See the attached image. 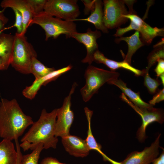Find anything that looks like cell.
<instances>
[{"mask_svg": "<svg viewBox=\"0 0 164 164\" xmlns=\"http://www.w3.org/2000/svg\"><path fill=\"white\" fill-rule=\"evenodd\" d=\"M85 85L80 92L84 101H88L99 89L106 82L118 79L119 73L115 71H109L89 65L84 73Z\"/></svg>", "mask_w": 164, "mask_h": 164, "instance_id": "277c9868", "label": "cell"}, {"mask_svg": "<svg viewBox=\"0 0 164 164\" xmlns=\"http://www.w3.org/2000/svg\"><path fill=\"white\" fill-rule=\"evenodd\" d=\"M77 0H48L44 12L53 16L64 20L72 21L80 14Z\"/></svg>", "mask_w": 164, "mask_h": 164, "instance_id": "ba28073f", "label": "cell"}, {"mask_svg": "<svg viewBox=\"0 0 164 164\" xmlns=\"http://www.w3.org/2000/svg\"><path fill=\"white\" fill-rule=\"evenodd\" d=\"M120 97L132 108L141 117L142 123L138 129L136 133V137L139 141L143 142L146 138V129L147 126L154 122H157L162 124L164 121L163 112L160 109L153 108L149 109L140 108L135 105L126 96L122 93Z\"/></svg>", "mask_w": 164, "mask_h": 164, "instance_id": "30bf717a", "label": "cell"}, {"mask_svg": "<svg viewBox=\"0 0 164 164\" xmlns=\"http://www.w3.org/2000/svg\"><path fill=\"white\" fill-rule=\"evenodd\" d=\"M29 4L33 17L44 11L46 0H26Z\"/></svg>", "mask_w": 164, "mask_h": 164, "instance_id": "4316f807", "label": "cell"}, {"mask_svg": "<svg viewBox=\"0 0 164 164\" xmlns=\"http://www.w3.org/2000/svg\"><path fill=\"white\" fill-rule=\"evenodd\" d=\"M103 20L108 29L118 28L128 19L123 16L129 14L124 0H104L103 1Z\"/></svg>", "mask_w": 164, "mask_h": 164, "instance_id": "52a82bcc", "label": "cell"}, {"mask_svg": "<svg viewBox=\"0 0 164 164\" xmlns=\"http://www.w3.org/2000/svg\"><path fill=\"white\" fill-rule=\"evenodd\" d=\"M2 8H10L19 11L21 13L23 19V30L20 34L25 35L28 27L30 26V22L33 15L30 8L26 0H3L0 3Z\"/></svg>", "mask_w": 164, "mask_h": 164, "instance_id": "9a60e30c", "label": "cell"}, {"mask_svg": "<svg viewBox=\"0 0 164 164\" xmlns=\"http://www.w3.org/2000/svg\"><path fill=\"white\" fill-rule=\"evenodd\" d=\"M103 2L101 0H95V8L89 16L86 18L76 19L73 21H83L93 24L97 30H101L104 33H108V29L104 25L103 20Z\"/></svg>", "mask_w": 164, "mask_h": 164, "instance_id": "d6986e66", "label": "cell"}, {"mask_svg": "<svg viewBox=\"0 0 164 164\" xmlns=\"http://www.w3.org/2000/svg\"><path fill=\"white\" fill-rule=\"evenodd\" d=\"M123 16L130 20V24L126 27L118 28L113 35L115 37H120L128 32L135 30L140 33V39L144 45H149L156 36H164L163 28L152 27L137 14H128Z\"/></svg>", "mask_w": 164, "mask_h": 164, "instance_id": "8992f818", "label": "cell"}, {"mask_svg": "<svg viewBox=\"0 0 164 164\" xmlns=\"http://www.w3.org/2000/svg\"><path fill=\"white\" fill-rule=\"evenodd\" d=\"M101 36V33L100 31L96 29L93 31L90 28H88L85 32L79 33L77 32L73 34L72 38L83 44L86 49L87 55L82 60V63H87L91 65L94 61V55L98 50L97 41Z\"/></svg>", "mask_w": 164, "mask_h": 164, "instance_id": "8fae6325", "label": "cell"}, {"mask_svg": "<svg viewBox=\"0 0 164 164\" xmlns=\"http://www.w3.org/2000/svg\"><path fill=\"white\" fill-rule=\"evenodd\" d=\"M40 164H65L59 162L56 159L52 157L44 158L41 161Z\"/></svg>", "mask_w": 164, "mask_h": 164, "instance_id": "1f68e13d", "label": "cell"}, {"mask_svg": "<svg viewBox=\"0 0 164 164\" xmlns=\"http://www.w3.org/2000/svg\"><path fill=\"white\" fill-rule=\"evenodd\" d=\"M160 77L161 79V82L162 84L164 86V73L162 74L160 76Z\"/></svg>", "mask_w": 164, "mask_h": 164, "instance_id": "8d00e7d4", "label": "cell"}, {"mask_svg": "<svg viewBox=\"0 0 164 164\" xmlns=\"http://www.w3.org/2000/svg\"><path fill=\"white\" fill-rule=\"evenodd\" d=\"M88 123V129L87 136L85 141L90 149L94 150L98 152L103 156L104 160L109 161L111 159L108 157L101 150V145L96 142L94 137L91 128V121L93 111L89 109L87 107L84 108Z\"/></svg>", "mask_w": 164, "mask_h": 164, "instance_id": "7402d4cb", "label": "cell"}, {"mask_svg": "<svg viewBox=\"0 0 164 164\" xmlns=\"http://www.w3.org/2000/svg\"><path fill=\"white\" fill-rule=\"evenodd\" d=\"M34 122L25 114L16 100L2 98L0 101V137L10 141L18 139Z\"/></svg>", "mask_w": 164, "mask_h": 164, "instance_id": "7a4b0ae2", "label": "cell"}, {"mask_svg": "<svg viewBox=\"0 0 164 164\" xmlns=\"http://www.w3.org/2000/svg\"><path fill=\"white\" fill-rule=\"evenodd\" d=\"M15 144L16 150L17 152V159L16 164H21V162L22 155L20 149V144L18 139L15 140Z\"/></svg>", "mask_w": 164, "mask_h": 164, "instance_id": "d6a6232c", "label": "cell"}, {"mask_svg": "<svg viewBox=\"0 0 164 164\" xmlns=\"http://www.w3.org/2000/svg\"><path fill=\"white\" fill-rule=\"evenodd\" d=\"M14 36L0 33V58L2 60L0 70H6L12 62L13 51Z\"/></svg>", "mask_w": 164, "mask_h": 164, "instance_id": "2e32d148", "label": "cell"}, {"mask_svg": "<svg viewBox=\"0 0 164 164\" xmlns=\"http://www.w3.org/2000/svg\"><path fill=\"white\" fill-rule=\"evenodd\" d=\"M44 149L42 144H40L30 154L22 155L21 164H38L40 153Z\"/></svg>", "mask_w": 164, "mask_h": 164, "instance_id": "d4e9b609", "label": "cell"}, {"mask_svg": "<svg viewBox=\"0 0 164 164\" xmlns=\"http://www.w3.org/2000/svg\"><path fill=\"white\" fill-rule=\"evenodd\" d=\"M157 62L158 64L154 70L157 76L159 77L161 75L164 73V60L160 59Z\"/></svg>", "mask_w": 164, "mask_h": 164, "instance_id": "4dcf8cb0", "label": "cell"}, {"mask_svg": "<svg viewBox=\"0 0 164 164\" xmlns=\"http://www.w3.org/2000/svg\"><path fill=\"white\" fill-rule=\"evenodd\" d=\"M2 59L1 58H0V67L2 65Z\"/></svg>", "mask_w": 164, "mask_h": 164, "instance_id": "74e56055", "label": "cell"}, {"mask_svg": "<svg viewBox=\"0 0 164 164\" xmlns=\"http://www.w3.org/2000/svg\"><path fill=\"white\" fill-rule=\"evenodd\" d=\"M161 134L149 147L142 151H134L129 154L121 164H149L156 158L159 154Z\"/></svg>", "mask_w": 164, "mask_h": 164, "instance_id": "7c38bea8", "label": "cell"}, {"mask_svg": "<svg viewBox=\"0 0 164 164\" xmlns=\"http://www.w3.org/2000/svg\"><path fill=\"white\" fill-rule=\"evenodd\" d=\"M5 24L3 21L0 19V30H2L4 28Z\"/></svg>", "mask_w": 164, "mask_h": 164, "instance_id": "d590c367", "label": "cell"}, {"mask_svg": "<svg viewBox=\"0 0 164 164\" xmlns=\"http://www.w3.org/2000/svg\"><path fill=\"white\" fill-rule=\"evenodd\" d=\"M61 139L65 149L70 155L76 157H84L89 154L90 150L85 140L70 134Z\"/></svg>", "mask_w": 164, "mask_h": 164, "instance_id": "5bb4252c", "label": "cell"}, {"mask_svg": "<svg viewBox=\"0 0 164 164\" xmlns=\"http://www.w3.org/2000/svg\"><path fill=\"white\" fill-rule=\"evenodd\" d=\"M57 109L47 112L43 109L39 119L34 122L21 140L20 144L24 151L34 150L40 144L44 149H56L58 140L55 135Z\"/></svg>", "mask_w": 164, "mask_h": 164, "instance_id": "6da1fadb", "label": "cell"}, {"mask_svg": "<svg viewBox=\"0 0 164 164\" xmlns=\"http://www.w3.org/2000/svg\"><path fill=\"white\" fill-rule=\"evenodd\" d=\"M121 41H125L128 46V52L123 61L131 65L132 56L138 49L144 46V44L140 39L139 32L136 31L130 36H122L115 39L116 43H119Z\"/></svg>", "mask_w": 164, "mask_h": 164, "instance_id": "ffe728a7", "label": "cell"}, {"mask_svg": "<svg viewBox=\"0 0 164 164\" xmlns=\"http://www.w3.org/2000/svg\"><path fill=\"white\" fill-rule=\"evenodd\" d=\"M81 1L84 6V14L88 15L94 10L95 0H82Z\"/></svg>", "mask_w": 164, "mask_h": 164, "instance_id": "f1b7e54d", "label": "cell"}, {"mask_svg": "<svg viewBox=\"0 0 164 164\" xmlns=\"http://www.w3.org/2000/svg\"><path fill=\"white\" fill-rule=\"evenodd\" d=\"M37 54L25 35L16 32L14 35L12 59L11 65L16 70L24 74L30 73V68L33 59Z\"/></svg>", "mask_w": 164, "mask_h": 164, "instance_id": "5b68a950", "label": "cell"}, {"mask_svg": "<svg viewBox=\"0 0 164 164\" xmlns=\"http://www.w3.org/2000/svg\"><path fill=\"white\" fill-rule=\"evenodd\" d=\"M145 72L143 76L144 77V85L149 92L151 94L156 93L157 89L162 83L157 79L152 78L150 76L149 71L145 69Z\"/></svg>", "mask_w": 164, "mask_h": 164, "instance_id": "484cf974", "label": "cell"}, {"mask_svg": "<svg viewBox=\"0 0 164 164\" xmlns=\"http://www.w3.org/2000/svg\"><path fill=\"white\" fill-rule=\"evenodd\" d=\"M164 100V89L163 88L155 94L152 100L149 101V104L152 105Z\"/></svg>", "mask_w": 164, "mask_h": 164, "instance_id": "f546056e", "label": "cell"}, {"mask_svg": "<svg viewBox=\"0 0 164 164\" xmlns=\"http://www.w3.org/2000/svg\"><path fill=\"white\" fill-rule=\"evenodd\" d=\"M94 61L97 63H102L109 68L111 71H115L119 68L127 70L134 73L136 76H143L145 73V69L142 70L132 66L131 65L124 61L118 62L108 58L99 50L97 51L93 56Z\"/></svg>", "mask_w": 164, "mask_h": 164, "instance_id": "e0dca14e", "label": "cell"}, {"mask_svg": "<svg viewBox=\"0 0 164 164\" xmlns=\"http://www.w3.org/2000/svg\"><path fill=\"white\" fill-rule=\"evenodd\" d=\"M17 155L12 141L3 139L0 142V164H16Z\"/></svg>", "mask_w": 164, "mask_h": 164, "instance_id": "44dd1931", "label": "cell"}, {"mask_svg": "<svg viewBox=\"0 0 164 164\" xmlns=\"http://www.w3.org/2000/svg\"><path fill=\"white\" fill-rule=\"evenodd\" d=\"M55 70L54 68L45 66L36 57H34L30 66V73H32L36 79L43 77Z\"/></svg>", "mask_w": 164, "mask_h": 164, "instance_id": "603a6c76", "label": "cell"}, {"mask_svg": "<svg viewBox=\"0 0 164 164\" xmlns=\"http://www.w3.org/2000/svg\"><path fill=\"white\" fill-rule=\"evenodd\" d=\"M77 86V83L74 82L69 95L64 99L63 105L57 109L55 129V135L57 137L62 138L70 134V129L74 117L71 108V97Z\"/></svg>", "mask_w": 164, "mask_h": 164, "instance_id": "9c48e42d", "label": "cell"}, {"mask_svg": "<svg viewBox=\"0 0 164 164\" xmlns=\"http://www.w3.org/2000/svg\"><path fill=\"white\" fill-rule=\"evenodd\" d=\"M14 11L15 15V22L13 26L15 27L17 29V33L20 34L23 30V19L20 12L15 9H12Z\"/></svg>", "mask_w": 164, "mask_h": 164, "instance_id": "83f0119b", "label": "cell"}, {"mask_svg": "<svg viewBox=\"0 0 164 164\" xmlns=\"http://www.w3.org/2000/svg\"><path fill=\"white\" fill-rule=\"evenodd\" d=\"M34 24L39 25L44 29L46 41L51 37L56 39L62 34H65L67 38H72L73 34L77 32L76 25L73 21L54 17L44 11L33 17L30 25Z\"/></svg>", "mask_w": 164, "mask_h": 164, "instance_id": "3957f363", "label": "cell"}, {"mask_svg": "<svg viewBox=\"0 0 164 164\" xmlns=\"http://www.w3.org/2000/svg\"><path fill=\"white\" fill-rule=\"evenodd\" d=\"M154 48L147 57L148 65L145 69L147 71L159 60L164 59V45L154 46Z\"/></svg>", "mask_w": 164, "mask_h": 164, "instance_id": "cb8c5ba5", "label": "cell"}, {"mask_svg": "<svg viewBox=\"0 0 164 164\" xmlns=\"http://www.w3.org/2000/svg\"><path fill=\"white\" fill-rule=\"evenodd\" d=\"M152 163V164H164V150L159 156L154 159Z\"/></svg>", "mask_w": 164, "mask_h": 164, "instance_id": "836d02e7", "label": "cell"}, {"mask_svg": "<svg viewBox=\"0 0 164 164\" xmlns=\"http://www.w3.org/2000/svg\"><path fill=\"white\" fill-rule=\"evenodd\" d=\"M0 19L3 21L5 24H6L9 21L8 19L4 15L3 11H0Z\"/></svg>", "mask_w": 164, "mask_h": 164, "instance_id": "e575fe53", "label": "cell"}, {"mask_svg": "<svg viewBox=\"0 0 164 164\" xmlns=\"http://www.w3.org/2000/svg\"><path fill=\"white\" fill-rule=\"evenodd\" d=\"M110 84L115 85L119 88L129 100L137 106L145 109H149L153 107V105L144 101L141 98L139 92L136 93L128 88L126 84L121 79H116L108 82Z\"/></svg>", "mask_w": 164, "mask_h": 164, "instance_id": "ac0fdd59", "label": "cell"}, {"mask_svg": "<svg viewBox=\"0 0 164 164\" xmlns=\"http://www.w3.org/2000/svg\"><path fill=\"white\" fill-rule=\"evenodd\" d=\"M72 68L70 64L66 67L55 70L42 78L35 79L32 84L26 87L22 91L23 95L26 98L32 99L36 95L38 91L42 85H45L48 83L56 79L62 74L69 71Z\"/></svg>", "mask_w": 164, "mask_h": 164, "instance_id": "4fadbf2b", "label": "cell"}]
</instances>
